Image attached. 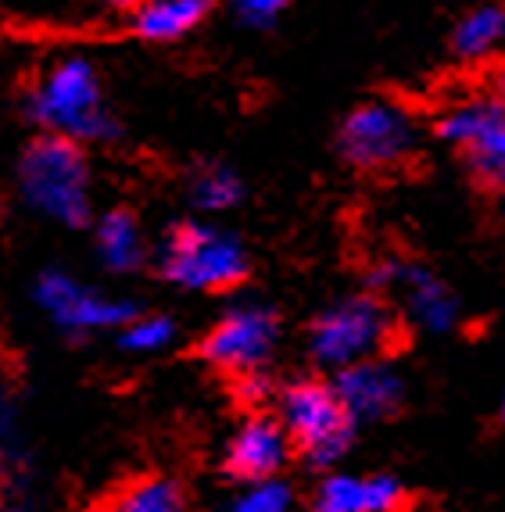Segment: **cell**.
<instances>
[{"label": "cell", "mask_w": 505, "mask_h": 512, "mask_svg": "<svg viewBox=\"0 0 505 512\" xmlns=\"http://www.w3.org/2000/svg\"><path fill=\"white\" fill-rule=\"evenodd\" d=\"M97 4H104V8H112V11H137L144 0H97Z\"/></svg>", "instance_id": "23"}, {"label": "cell", "mask_w": 505, "mask_h": 512, "mask_svg": "<svg viewBox=\"0 0 505 512\" xmlns=\"http://www.w3.org/2000/svg\"><path fill=\"white\" fill-rule=\"evenodd\" d=\"M291 437V448L319 470H330L348 455L355 441V419L337 398L330 380H294L280 391V416H276Z\"/></svg>", "instance_id": "4"}, {"label": "cell", "mask_w": 505, "mask_h": 512, "mask_svg": "<svg viewBox=\"0 0 505 512\" xmlns=\"http://www.w3.org/2000/svg\"><path fill=\"white\" fill-rule=\"evenodd\" d=\"M94 244L101 262L112 273H137L140 265L147 262V237L144 226L133 212L126 208H112L104 212L94 226Z\"/></svg>", "instance_id": "14"}, {"label": "cell", "mask_w": 505, "mask_h": 512, "mask_svg": "<svg viewBox=\"0 0 505 512\" xmlns=\"http://www.w3.org/2000/svg\"><path fill=\"white\" fill-rule=\"evenodd\" d=\"M108 512H187V487L169 473H147L129 480L112 498Z\"/></svg>", "instance_id": "17"}, {"label": "cell", "mask_w": 505, "mask_h": 512, "mask_svg": "<svg viewBox=\"0 0 505 512\" xmlns=\"http://www.w3.org/2000/svg\"><path fill=\"white\" fill-rule=\"evenodd\" d=\"M233 391H237V402H244V405H262L269 398V376L266 373L233 376Z\"/></svg>", "instance_id": "22"}, {"label": "cell", "mask_w": 505, "mask_h": 512, "mask_svg": "<svg viewBox=\"0 0 505 512\" xmlns=\"http://www.w3.org/2000/svg\"><path fill=\"white\" fill-rule=\"evenodd\" d=\"M158 269L180 291L223 294L248 280L251 258L230 230L208 219H187L162 237Z\"/></svg>", "instance_id": "2"}, {"label": "cell", "mask_w": 505, "mask_h": 512, "mask_svg": "<svg viewBox=\"0 0 505 512\" xmlns=\"http://www.w3.org/2000/svg\"><path fill=\"white\" fill-rule=\"evenodd\" d=\"M452 51L463 61H484L505 51V4H480L452 29Z\"/></svg>", "instance_id": "16"}, {"label": "cell", "mask_w": 505, "mask_h": 512, "mask_svg": "<svg viewBox=\"0 0 505 512\" xmlns=\"http://www.w3.org/2000/svg\"><path fill=\"white\" fill-rule=\"evenodd\" d=\"M420 147L416 119L394 101H366L351 108L337 133V151L348 165L366 172L398 169Z\"/></svg>", "instance_id": "6"}, {"label": "cell", "mask_w": 505, "mask_h": 512, "mask_svg": "<svg viewBox=\"0 0 505 512\" xmlns=\"http://www.w3.org/2000/svg\"><path fill=\"white\" fill-rule=\"evenodd\" d=\"M18 190L26 205L58 226H83L90 219V162L79 144L43 133L18 158Z\"/></svg>", "instance_id": "3"}, {"label": "cell", "mask_w": 505, "mask_h": 512, "mask_svg": "<svg viewBox=\"0 0 505 512\" xmlns=\"http://www.w3.org/2000/svg\"><path fill=\"white\" fill-rule=\"evenodd\" d=\"M208 15V0H144L137 8V33L151 43H172L194 33Z\"/></svg>", "instance_id": "15"}, {"label": "cell", "mask_w": 505, "mask_h": 512, "mask_svg": "<svg viewBox=\"0 0 505 512\" xmlns=\"http://www.w3.org/2000/svg\"><path fill=\"white\" fill-rule=\"evenodd\" d=\"M280 344V319L262 301H233L201 337V359L226 376L266 373Z\"/></svg>", "instance_id": "8"}, {"label": "cell", "mask_w": 505, "mask_h": 512, "mask_svg": "<svg viewBox=\"0 0 505 512\" xmlns=\"http://www.w3.org/2000/svg\"><path fill=\"white\" fill-rule=\"evenodd\" d=\"M334 391L341 398V405L348 409V416L355 423H377L402 409L405 384L402 373L391 366L387 359H366L355 366H344L334 373Z\"/></svg>", "instance_id": "12"}, {"label": "cell", "mask_w": 505, "mask_h": 512, "mask_svg": "<svg viewBox=\"0 0 505 512\" xmlns=\"http://www.w3.org/2000/svg\"><path fill=\"white\" fill-rule=\"evenodd\" d=\"M437 133L480 183L505 190V104L498 97L466 94L452 101L437 119Z\"/></svg>", "instance_id": "7"}, {"label": "cell", "mask_w": 505, "mask_h": 512, "mask_svg": "<svg viewBox=\"0 0 505 512\" xmlns=\"http://www.w3.org/2000/svg\"><path fill=\"white\" fill-rule=\"evenodd\" d=\"M495 97L505 104V65H502V72H498V79H495Z\"/></svg>", "instance_id": "24"}, {"label": "cell", "mask_w": 505, "mask_h": 512, "mask_svg": "<svg viewBox=\"0 0 505 512\" xmlns=\"http://www.w3.org/2000/svg\"><path fill=\"white\" fill-rule=\"evenodd\" d=\"M502 423H505V398H502Z\"/></svg>", "instance_id": "26"}, {"label": "cell", "mask_w": 505, "mask_h": 512, "mask_svg": "<svg viewBox=\"0 0 505 512\" xmlns=\"http://www.w3.org/2000/svg\"><path fill=\"white\" fill-rule=\"evenodd\" d=\"M369 287L380 291H394L402 301V312L409 316L412 326H420L427 333H448L459 326V298L452 294L445 280L430 273L427 265L416 262H380L369 273Z\"/></svg>", "instance_id": "10"}, {"label": "cell", "mask_w": 505, "mask_h": 512, "mask_svg": "<svg viewBox=\"0 0 505 512\" xmlns=\"http://www.w3.org/2000/svg\"><path fill=\"white\" fill-rule=\"evenodd\" d=\"M176 341V323L162 312H137L126 326H119V348L126 355H162Z\"/></svg>", "instance_id": "19"}, {"label": "cell", "mask_w": 505, "mask_h": 512, "mask_svg": "<svg viewBox=\"0 0 505 512\" xmlns=\"http://www.w3.org/2000/svg\"><path fill=\"white\" fill-rule=\"evenodd\" d=\"M291 509H294V491L280 477H273V480H258V484H244L219 512H291Z\"/></svg>", "instance_id": "20"}, {"label": "cell", "mask_w": 505, "mask_h": 512, "mask_svg": "<svg viewBox=\"0 0 505 512\" xmlns=\"http://www.w3.org/2000/svg\"><path fill=\"white\" fill-rule=\"evenodd\" d=\"M190 201L208 215L230 212V208H237L244 201V183L226 165H205L190 180Z\"/></svg>", "instance_id": "18"}, {"label": "cell", "mask_w": 505, "mask_h": 512, "mask_svg": "<svg viewBox=\"0 0 505 512\" xmlns=\"http://www.w3.org/2000/svg\"><path fill=\"white\" fill-rule=\"evenodd\" d=\"M291 452V437H287L280 419L255 412V416L240 419L237 430L226 437L223 470L237 484H258V480L280 477Z\"/></svg>", "instance_id": "11"}, {"label": "cell", "mask_w": 505, "mask_h": 512, "mask_svg": "<svg viewBox=\"0 0 505 512\" xmlns=\"http://www.w3.org/2000/svg\"><path fill=\"white\" fill-rule=\"evenodd\" d=\"M36 305L43 308V316L51 319L61 333H69V337L119 330V326H126L140 312L133 301L112 298V294L97 291V287L61 273V269H51V273H43L36 280Z\"/></svg>", "instance_id": "9"}, {"label": "cell", "mask_w": 505, "mask_h": 512, "mask_svg": "<svg viewBox=\"0 0 505 512\" xmlns=\"http://www.w3.org/2000/svg\"><path fill=\"white\" fill-rule=\"evenodd\" d=\"M0 473H4V444H0Z\"/></svg>", "instance_id": "25"}, {"label": "cell", "mask_w": 505, "mask_h": 512, "mask_svg": "<svg viewBox=\"0 0 505 512\" xmlns=\"http://www.w3.org/2000/svg\"><path fill=\"white\" fill-rule=\"evenodd\" d=\"M29 115L33 122L72 144H104L119 133L115 115L104 97L101 72L86 58H58L36 76L29 90Z\"/></svg>", "instance_id": "1"}, {"label": "cell", "mask_w": 505, "mask_h": 512, "mask_svg": "<svg viewBox=\"0 0 505 512\" xmlns=\"http://www.w3.org/2000/svg\"><path fill=\"white\" fill-rule=\"evenodd\" d=\"M402 484L387 473H330L312 495V512H398Z\"/></svg>", "instance_id": "13"}, {"label": "cell", "mask_w": 505, "mask_h": 512, "mask_svg": "<svg viewBox=\"0 0 505 512\" xmlns=\"http://www.w3.org/2000/svg\"><path fill=\"white\" fill-rule=\"evenodd\" d=\"M287 4H291V0H230V11L244 26L266 29L287 11Z\"/></svg>", "instance_id": "21"}, {"label": "cell", "mask_w": 505, "mask_h": 512, "mask_svg": "<svg viewBox=\"0 0 505 512\" xmlns=\"http://www.w3.org/2000/svg\"><path fill=\"white\" fill-rule=\"evenodd\" d=\"M394 333L387 305L373 294H348L323 308L309 330V355L323 369H344L377 359Z\"/></svg>", "instance_id": "5"}]
</instances>
